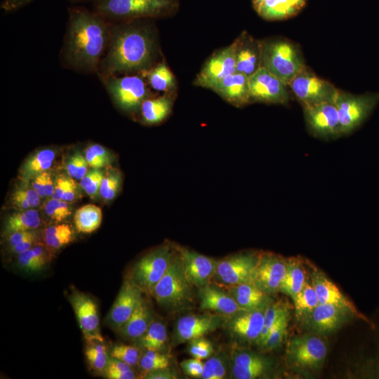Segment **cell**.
<instances>
[{
	"instance_id": "36",
	"label": "cell",
	"mask_w": 379,
	"mask_h": 379,
	"mask_svg": "<svg viewBox=\"0 0 379 379\" xmlns=\"http://www.w3.org/2000/svg\"><path fill=\"white\" fill-rule=\"evenodd\" d=\"M73 239V230L67 224L52 225L44 230V244L52 252L66 246Z\"/></svg>"
},
{
	"instance_id": "63",
	"label": "cell",
	"mask_w": 379,
	"mask_h": 379,
	"mask_svg": "<svg viewBox=\"0 0 379 379\" xmlns=\"http://www.w3.org/2000/svg\"><path fill=\"white\" fill-rule=\"evenodd\" d=\"M55 185L53 184L51 174L48 172L46 179V195L48 197L52 196L54 191Z\"/></svg>"
},
{
	"instance_id": "1",
	"label": "cell",
	"mask_w": 379,
	"mask_h": 379,
	"mask_svg": "<svg viewBox=\"0 0 379 379\" xmlns=\"http://www.w3.org/2000/svg\"><path fill=\"white\" fill-rule=\"evenodd\" d=\"M152 20L110 22L109 45L96 74L100 80L142 73L158 63V37Z\"/></svg>"
},
{
	"instance_id": "35",
	"label": "cell",
	"mask_w": 379,
	"mask_h": 379,
	"mask_svg": "<svg viewBox=\"0 0 379 379\" xmlns=\"http://www.w3.org/2000/svg\"><path fill=\"white\" fill-rule=\"evenodd\" d=\"M231 373V357L225 350L208 358L204 364L201 379H224Z\"/></svg>"
},
{
	"instance_id": "26",
	"label": "cell",
	"mask_w": 379,
	"mask_h": 379,
	"mask_svg": "<svg viewBox=\"0 0 379 379\" xmlns=\"http://www.w3.org/2000/svg\"><path fill=\"white\" fill-rule=\"evenodd\" d=\"M200 307L229 316L243 310L228 292L211 283L199 288Z\"/></svg>"
},
{
	"instance_id": "23",
	"label": "cell",
	"mask_w": 379,
	"mask_h": 379,
	"mask_svg": "<svg viewBox=\"0 0 379 379\" xmlns=\"http://www.w3.org/2000/svg\"><path fill=\"white\" fill-rule=\"evenodd\" d=\"M265 357L248 351H235L231 354L232 378L255 379L263 375L270 368Z\"/></svg>"
},
{
	"instance_id": "31",
	"label": "cell",
	"mask_w": 379,
	"mask_h": 379,
	"mask_svg": "<svg viewBox=\"0 0 379 379\" xmlns=\"http://www.w3.org/2000/svg\"><path fill=\"white\" fill-rule=\"evenodd\" d=\"M102 210L94 204H86L78 208L74 215V223L78 232L89 234L100 226Z\"/></svg>"
},
{
	"instance_id": "51",
	"label": "cell",
	"mask_w": 379,
	"mask_h": 379,
	"mask_svg": "<svg viewBox=\"0 0 379 379\" xmlns=\"http://www.w3.org/2000/svg\"><path fill=\"white\" fill-rule=\"evenodd\" d=\"M204 364L202 360L193 357L182 361L180 366L186 375L200 378L204 371Z\"/></svg>"
},
{
	"instance_id": "3",
	"label": "cell",
	"mask_w": 379,
	"mask_h": 379,
	"mask_svg": "<svg viewBox=\"0 0 379 379\" xmlns=\"http://www.w3.org/2000/svg\"><path fill=\"white\" fill-rule=\"evenodd\" d=\"M93 9L111 22L155 19L174 13L178 0H92Z\"/></svg>"
},
{
	"instance_id": "15",
	"label": "cell",
	"mask_w": 379,
	"mask_h": 379,
	"mask_svg": "<svg viewBox=\"0 0 379 379\" xmlns=\"http://www.w3.org/2000/svg\"><path fill=\"white\" fill-rule=\"evenodd\" d=\"M302 106L333 100L337 91L332 84L305 69L288 84Z\"/></svg>"
},
{
	"instance_id": "37",
	"label": "cell",
	"mask_w": 379,
	"mask_h": 379,
	"mask_svg": "<svg viewBox=\"0 0 379 379\" xmlns=\"http://www.w3.org/2000/svg\"><path fill=\"white\" fill-rule=\"evenodd\" d=\"M167 331L161 321H153L147 331L138 338L139 345L145 350L161 352L166 344Z\"/></svg>"
},
{
	"instance_id": "7",
	"label": "cell",
	"mask_w": 379,
	"mask_h": 379,
	"mask_svg": "<svg viewBox=\"0 0 379 379\" xmlns=\"http://www.w3.org/2000/svg\"><path fill=\"white\" fill-rule=\"evenodd\" d=\"M333 102L338 113L341 136L359 128L379 102L378 93L354 95L337 90Z\"/></svg>"
},
{
	"instance_id": "21",
	"label": "cell",
	"mask_w": 379,
	"mask_h": 379,
	"mask_svg": "<svg viewBox=\"0 0 379 379\" xmlns=\"http://www.w3.org/2000/svg\"><path fill=\"white\" fill-rule=\"evenodd\" d=\"M354 315L347 308L331 304L319 305L307 316L310 327L317 333H330L338 329Z\"/></svg>"
},
{
	"instance_id": "49",
	"label": "cell",
	"mask_w": 379,
	"mask_h": 379,
	"mask_svg": "<svg viewBox=\"0 0 379 379\" xmlns=\"http://www.w3.org/2000/svg\"><path fill=\"white\" fill-rule=\"evenodd\" d=\"M88 166L86 158L76 153L69 160L66 169L69 177L81 180L88 173Z\"/></svg>"
},
{
	"instance_id": "30",
	"label": "cell",
	"mask_w": 379,
	"mask_h": 379,
	"mask_svg": "<svg viewBox=\"0 0 379 379\" xmlns=\"http://www.w3.org/2000/svg\"><path fill=\"white\" fill-rule=\"evenodd\" d=\"M172 100L167 95L145 99L140 107L142 121L147 125H154L164 121L171 113Z\"/></svg>"
},
{
	"instance_id": "58",
	"label": "cell",
	"mask_w": 379,
	"mask_h": 379,
	"mask_svg": "<svg viewBox=\"0 0 379 379\" xmlns=\"http://www.w3.org/2000/svg\"><path fill=\"white\" fill-rule=\"evenodd\" d=\"M77 196V186L74 180L69 178L67 187L61 200L66 202L73 201Z\"/></svg>"
},
{
	"instance_id": "28",
	"label": "cell",
	"mask_w": 379,
	"mask_h": 379,
	"mask_svg": "<svg viewBox=\"0 0 379 379\" xmlns=\"http://www.w3.org/2000/svg\"><path fill=\"white\" fill-rule=\"evenodd\" d=\"M153 321L152 308L149 302L142 297L119 332L125 339L138 340L147 331Z\"/></svg>"
},
{
	"instance_id": "38",
	"label": "cell",
	"mask_w": 379,
	"mask_h": 379,
	"mask_svg": "<svg viewBox=\"0 0 379 379\" xmlns=\"http://www.w3.org/2000/svg\"><path fill=\"white\" fill-rule=\"evenodd\" d=\"M103 342L97 340L86 341L85 349L88 364L93 370L99 373H105L109 358Z\"/></svg>"
},
{
	"instance_id": "61",
	"label": "cell",
	"mask_w": 379,
	"mask_h": 379,
	"mask_svg": "<svg viewBox=\"0 0 379 379\" xmlns=\"http://www.w3.org/2000/svg\"><path fill=\"white\" fill-rule=\"evenodd\" d=\"M92 150L97 154L100 158H102L107 164L110 162L109 154L107 150L100 145L94 144L90 145Z\"/></svg>"
},
{
	"instance_id": "16",
	"label": "cell",
	"mask_w": 379,
	"mask_h": 379,
	"mask_svg": "<svg viewBox=\"0 0 379 379\" xmlns=\"http://www.w3.org/2000/svg\"><path fill=\"white\" fill-rule=\"evenodd\" d=\"M267 305L253 310H243L229 315L224 321L228 333L239 341L256 343L263 327L264 315Z\"/></svg>"
},
{
	"instance_id": "62",
	"label": "cell",
	"mask_w": 379,
	"mask_h": 379,
	"mask_svg": "<svg viewBox=\"0 0 379 379\" xmlns=\"http://www.w3.org/2000/svg\"><path fill=\"white\" fill-rule=\"evenodd\" d=\"M109 379H134L135 374L133 370L126 372H116L105 374Z\"/></svg>"
},
{
	"instance_id": "43",
	"label": "cell",
	"mask_w": 379,
	"mask_h": 379,
	"mask_svg": "<svg viewBox=\"0 0 379 379\" xmlns=\"http://www.w3.org/2000/svg\"><path fill=\"white\" fill-rule=\"evenodd\" d=\"M289 319L288 311L286 312L274 324L270 331L266 340L261 346L268 351L278 347L282 343L286 333Z\"/></svg>"
},
{
	"instance_id": "46",
	"label": "cell",
	"mask_w": 379,
	"mask_h": 379,
	"mask_svg": "<svg viewBox=\"0 0 379 379\" xmlns=\"http://www.w3.org/2000/svg\"><path fill=\"white\" fill-rule=\"evenodd\" d=\"M104 174L97 168L88 171L81 180L80 186L91 198L96 199L100 195V188Z\"/></svg>"
},
{
	"instance_id": "57",
	"label": "cell",
	"mask_w": 379,
	"mask_h": 379,
	"mask_svg": "<svg viewBox=\"0 0 379 379\" xmlns=\"http://www.w3.org/2000/svg\"><path fill=\"white\" fill-rule=\"evenodd\" d=\"M47 173V171H44L37 174L32 182V187L39 193L41 197L46 196L45 186Z\"/></svg>"
},
{
	"instance_id": "13",
	"label": "cell",
	"mask_w": 379,
	"mask_h": 379,
	"mask_svg": "<svg viewBox=\"0 0 379 379\" xmlns=\"http://www.w3.org/2000/svg\"><path fill=\"white\" fill-rule=\"evenodd\" d=\"M251 102L286 104L289 100L287 84L261 67L248 77Z\"/></svg>"
},
{
	"instance_id": "54",
	"label": "cell",
	"mask_w": 379,
	"mask_h": 379,
	"mask_svg": "<svg viewBox=\"0 0 379 379\" xmlns=\"http://www.w3.org/2000/svg\"><path fill=\"white\" fill-rule=\"evenodd\" d=\"M8 236V241L10 248L19 244L32 239L36 238V234L32 230L13 232Z\"/></svg>"
},
{
	"instance_id": "20",
	"label": "cell",
	"mask_w": 379,
	"mask_h": 379,
	"mask_svg": "<svg viewBox=\"0 0 379 379\" xmlns=\"http://www.w3.org/2000/svg\"><path fill=\"white\" fill-rule=\"evenodd\" d=\"M223 319L216 315L193 314L182 317L177 321L174 338L177 344L201 338L224 324Z\"/></svg>"
},
{
	"instance_id": "48",
	"label": "cell",
	"mask_w": 379,
	"mask_h": 379,
	"mask_svg": "<svg viewBox=\"0 0 379 379\" xmlns=\"http://www.w3.org/2000/svg\"><path fill=\"white\" fill-rule=\"evenodd\" d=\"M189 343L188 352L194 358L203 360L209 358L213 354L214 348L213 345L203 337L192 340Z\"/></svg>"
},
{
	"instance_id": "52",
	"label": "cell",
	"mask_w": 379,
	"mask_h": 379,
	"mask_svg": "<svg viewBox=\"0 0 379 379\" xmlns=\"http://www.w3.org/2000/svg\"><path fill=\"white\" fill-rule=\"evenodd\" d=\"M36 0H2L0 8L4 13H11L30 4Z\"/></svg>"
},
{
	"instance_id": "59",
	"label": "cell",
	"mask_w": 379,
	"mask_h": 379,
	"mask_svg": "<svg viewBox=\"0 0 379 379\" xmlns=\"http://www.w3.org/2000/svg\"><path fill=\"white\" fill-rule=\"evenodd\" d=\"M68 179L69 178H66L65 176H59L57 178L52 198L61 200L67 187Z\"/></svg>"
},
{
	"instance_id": "10",
	"label": "cell",
	"mask_w": 379,
	"mask_h": 379,
	"mask_svg": "<svg viewBox=\"0 0 379 379\" xmlns=\"http://www.w3.org/2000/svg\"><path fill=\"white\" fill-rule=\"evenodd\" d=\"M303 108L307 126L314 136L326 140L341 136L338 109L333 100Z\"/></svg>"
},
{
	"instance_id": "11",
	"label": "cell",
	"mask_w": 379,
	"mask_h": 379,
	"mask_svg": "<svg viewBox=\"0 0 379 379\" xmlns=\"http://www.w3.org/2000/svg\"><path fill=\"white\" fill-rule=\"evenodd\" d=\"M287 354L291 362L298 367L319 369L326 357L327 347L320 338L305 335L290 340Z\"/></svg>"
},
{
	"instance_id": "19",
	"label": "cell",
	"mask_w": 379,
	"mask_h": 379,
	"mask_svg": "<svg viewBox=\"0 0 379 379\" xmlns=\"http://www.w3.org/2000/svg\"><path fill=\"white\" fill-rule=\"evenodd\" d=\"M177 246L185 274L193 286L201 288L210 284L217 260L185 247Z\"/></svg>"
},
{
	"instance_id": "6",
	"label": "cell",
	"mask_w": 379,
	"mask_h": 379,
	"mask_svg": "<svg viewBox=\"0 0 379 379\" xmlns=\"http://www.w3.org/2000/svg\"><path fill=\"white\" fill-rule=\"evenodd\" d=\"M100 81L114 103L126 113L140 112L142 102L151 95L140 73L112 76Z\"/></svg>"
},
{
	"instance_id": "55",
	"label": "cell",
	"mask_w": 379,
	"mask_h": 379,
	"mask_svg": "<svg viewBox=\"0 0 379 379\" xmlns=\"http://www.w3.org/2000/svg\"><path fill=\"white\" fill-rule=\"evenodd\" d=\"M131 366L125 362L110 356L105 374L131 371Z\"/></svg>"
},
{
	"instance_id": "44",
	"label": "cell",
	"mask_w": 379,
	"mask_h": 379,
	"mask_svg": "<svg viewBox=\"0 0 379 379\" xmlns=\"http://www.w3.org/2000/svg\"><path fill=\"white\" fill-rule=\"evenodd\" d=\"M121 182V173L116 169L110 170L104 175L100 188V196L102 199L112 200L119 190Z\"/></svg>"
},
{
	"instance_id": "47",
	"label": "cell",
	"mask_w": 379,
	"mask_h": 379,
	"mask_svg": "<svg viewBox=\"0 0 379 379\" xmlns=\"http://www.w3.org/2000/svg\"><path fill=\"white\" fill-rule=\"evenodd\" d=\"M46 215L55 222H61L71 215L72 211L67 202L51 198L44 204Z\"/></svg>"
},
{
	"instance_id": "9",
	"label": "cell",
	"mask_w": 379,
	"mask_h": 379,
	"mask_svg": "<svg viewBox=\"0 0 379 379\" xmlns=\"http://www.w3.org/2000/svg\"><path fill=\"white\" fill-rule=\"evenodd\" d=\"M259 253L244 252L217 260L213 277L228 286L252 283Z\"/></svg>"
},
{
	"instance_id": "24",
	"label": "cell",
	"mask_w": 379,
	"mask_h": 379,
	"mask_svg": "<svg viewBox=\"0 0 379 379\" xmlns=\"http://www.w3.org/2000/svg\"><path fill=\"white\" fill-rule=\"evenodd\" d=\"M236 41V72L249 77L261 67V44L246 33Z\"/></svg>"
},
{
	"instance_id": "4",
	"label": "cell",
	"mask_w": 379,
	"mask_h": 379,
	"mask_svg": "<svg viewBox=\"0 0 379 379\" xmlns=\"http://www.w3.org/2000/svg\"><path fill=\"white\" fill-rule=\"evenodd\" d=\"M193 285L188 280L176 245L173 260L150 294L157 302L171 310H184L194 302Z\"/></svg>"
},
{
	"instance_id": "17",
	"label": "cell",
	"mask_w": 379,
	"mask_h": 379,
	"mask_svg": "<svg viewBox=\"0 0 379 379\" xmlns=\"http://www.w3.org/2000/svg\"><path fill=\"white\" fill-rule=\"evenodd\" d=\"M68 298L86 340L104 341L100 333L98 305L93 298L76 289Z\"/></svg>"
},
{
	"instance_id": "2",
	"label": "cell",
	"mask_w": 379,
	"mask_h": 379,
	"mask_svg": "<svg viewBox=\"0 0 379 379\" xmlns=\"http://www.w3.org/2000/svg\"><path fill=\"white\" fill-rule=\"evenodd\" d=\"M67 12L60 64L77 72L97 74L109 45L111 22L85 6L69 7Z\"/></svg>"
},
{
	"instance_id": "50",
	"label": "cell",
	"mask_w": 379,
	"mask_h": 379,
	"mask_svg": "<svg viewBox=\"0 0 379 379\" xmlns=\"http://www.w3.org/2000/svg\"><path fill=\"white\" fill-rule=\"evenodd\" d=\"M17 262L21 269L28 272L41 270L46 266L34 254L32 248L18 254Z\"/></svg>"
},
{
	"instance_id": "22",
	"label": "cell",
	"mask_w": 379,
	"mask_h": 379,
	"mask_svg": "<svg viewBox=\"0 0 379 379\" xmlns=\"http://www.w3.org/2000/svg\"><path fill=\"white\" fill-rule=\"evenodd\" d=\"M312 283L319 303L331 304L347 308L354 316L369 323L368 319L357 310L353 302L324 273L314 271L312 274Z\"/></svg>"
},
{
	"instance_id": "34",
	"label": "cell",
	"mask_w": 379,
	"mask_h": 379,
	"mask_svg": "<svg viewBox=\"0 0 379 379\" xmlns=\"http://www.w3.org/2000/svg\"><path fill=\"white\" fill-rule=\"evenodd\" d=\"M304 270L296 260L286 262V272L281 283L279 291L293 298L305 283Z\"/></svg>"
},
{
	"instance_id": "33",
	"label": "cell",
	"mask_w": 379,
	"mask_h": 379,
	"mask_svg": "<svg viewBox=\"0 0 379 379\" xmlns=\"http://www.w3.org/2000/svg\"><path fill=\"white\" fill-rule=\"evenodd\" d=\"M41 225V218L37 211L22 210L10 215L5 225V233L9 235L13 232L33 230Z\"/></svg>"
},
{
	"instance_id": "64",
	"label": "cell",
	"mask_w": 379,
	"mask_h": 379,
	"mask_svg": "<svg viewBox=\"0 0 379 379\" xmlns=\"http://www.w3.org/2000/svg\"><path fill=\"white\" fill-rule=\"evenodd\" d=\"M72 4L84 3L86 1H92V0H67Z\"/></svg>"
},
{
	"instance_id": "29",
	"label": "cell",
	"mask_w": 379,
	"mask_h": 379,
	"mask_svg": "<svg viewBox=\"0 0 379 379\" xmlns=\"http://www.w3.org/2000/svg\"><path fill=\"white\" fill-rule=\"evenodd\" d=\"M227 292L243 310H253L267 305V295L253 283L230 286Z\"/></svg>"
},
{
	"instance_id": "42",
	"label": "cell",
	"mask_w": 379,
	"mask_h": 379,
	"mask_svg": "<svg viewBox=\"0 0 379 379\" xmlns=\"http://www.w3.org/2000/svg\"><path fill=\"white\" fill-rule=\"evenodd\" d=\"M169 357L159 351L146 350L140 357L139 366L144 373L169 366Z\"/></svg>"
},
{
	"instance_id": "45",
	"label": "cell",
	"mask_w": 379,
	"mask_h": 379,
	"mask_svg": "<svg viewBox=\"0 0 379 379\" xmlns=\"http://www.w3.org/2000/svg\"><path fill=\"white\" fill-rule=\"evenodd\" d=\"M110 356L125 362L131 366H136L139 363L141 357L137 347L126 344L114 345L111 349Z\"/></svg>"
},
{
	"instance_id": "18",
	"label": "cell",
	"mask_w": 379,
	"mask_h": 379,
	"mask_svg": "<svg viewBox=\"0 0 379 379\" xmlns=\"http://www.w3.org/2000/svg\"><path fill=\"white\" fill-rule=\"evenodd\" d=\"M143 292L131 278L125 279L107 316V325L119 331L143 297Z\"/></svg>"
},
{
	"instance_id": "25",
	"label": "cell",
	"mask_w": 379,
	"mask_h": 379,
	"mask_svg": "<svg viewBox=\"0 0 379 379\" xmlns=\"http://www.w3.org/2000/svg\"><path fill=\"white\" fill-rule=\"evenodd\" d=\"M211 90L234 106L241 107L251 102L248 77L239 72L225 77Z\"/></svg>"
},
{
	"instance_id": "41",
	"label": "cell",
	"mask_w": 379,
	"mask_h": 379,
	"mask_svg": "<svg viewBox=\"0 0 379 379\" xmlns=\"http://www.w3.org/2000/svg\"><path fill=\"white\" fill-rule=\"evenodd\" d=\"M287 312V308L280 302L267 306L264 315L263 327L260 335L256 341L258 345L260 346L262 345L272 327Z\"/></svg>"
},
{
	"instance_id": "5",
	"label": "cell",
	"mask_w": 379,
	"mask_h": 379,
	"mask_svg": "<svg viewBox=\"0 0 379 379\" xmlns=\"http://www.w3.org/2000/svg\"><path fill=\"white\" fill-rule=\"evenodd\" d=\"M261 67L287 85L305 69L296 47L286 41L261 44Z\"/></svg>"
},
{
	"instance_id": "40",
	"label": "cell",
	"mask_w": 379,
	"mask_h": 379,
	"mask_svg": "<svg viewBox=\"0 0 379 379\" xmlns=\"http://www.w3.org/2000/svg\"><path fill=\"white\" fill-rule=\"evenodd\" d=\"M55 152L51 149L41 150L30 157L23 166V174L28 177L46 171L52 166Z\"/></svg>"
},
{
	"instance_id": "27",
	"label": "cell",
	"mask_w": 379,
	"mask_h": 379,
	"mask_svg": "<svg viewBox=\"0 0 379 379\" xmlns=\"http://www.w3.org/2000/svg\"><path fill=\"white\" fill-rule=\"evenodd\" d=\"M254 8L262 18L281 20L296 14L305 0H252Z\"/></svg>"
},
{
	"instance_id": "56",
	"label": "cell",
	"mask_w": 379,
	"mask_h": 379,
	"mask_svg": "<svg viewBox=\"0 0 379 379\" xmlns=\"http://www.w3.org/2000/svg\"><path fill=\"white\" fill-rule=\"evenodd\" d=\"M85 158L88 166L93 168L98 169L107 165V162L95 154L90 146L86 150Z\"/></svg>"
},
{
	"instance_id": "12",
	"label": "cell",
	"mask_w": 379,
	"mask_h": 379,
	"mask_svg": "<svg viewBox=\"0 0 379 379\" xmlns=\"http://www.w3.org/2000/svg\"><path fill=\"white\" fill-rule=\"evenodd\" d=\"M237 41L213 53L206 62L194 84L212 89L225 77L236 72Z\"/></svg>"
},
{
	"instance_id": "8",
	"label": "cell",
	"mask_w": 379,
	"mask_h": 379,
	"mask_svg": "<svg viewBox=\"0 0 379 379\" xmlns=\"http://www.w3.org/2000/svg\"><path fill=\"white\" fill-rule=\"evenodd\" d=\"M176 251V245L165 244L140 258L132 270V280L144 291L151 293L167 271Z\"/></svg>"
},
{
	"instance_id": "14",
	"label": "cell",
	"mask_w": 379,
	"mask_h": 379,
	"mask_svg": "<svg viewBox=\"0 0 379 379\" xmlns=\"http://www.w3.org/2000/svg\"><path fill=\"white\" fill-rule=\"evenodd\" d=\"M286 262L281 256L272 253H259L253 273L252 283L267 295L279 291L286 272Z\"/></svg>"
},
{
	"instance_id": "32",
	"label": "cell",
	"mask_w": 379,
	"mask_h": 379,
	"mask_svg": "<svg viewBox=\"0 0 379 379\" xmlns=\"http://www.w3.org/2000/svg\"><path fill=\"white\" fill-rule=\"evenodd\" d=\"M140 74L149 86L157 91L167 92L175 87L174 75L164 62H158Z\"/></svg>"
},
{
	"instance_id": "60",
	"label": "cell",
	"mask_w": 379,
	"mask_h": 379,
	"mask_svg": "<svg viewBox=\"0 0 379 379\" xmlns=\"http://www.w3.org/2000/svg\"><path fill=\"white\" fill-rule=\"evenodd\" d=\"M36 237L27 239L18 245L11 248L12 253L15 254H20L25 251H27L36 244Z\"/></svg>"
},
{
	"instance_id": "39",
	"label": "cell",
	"mask_w": 379,
	"mask_h": 379,
	"mask_svg": "<svg viewBox=\"0 0 379 379\" xmlns=\"http://www.w3.org/2000/svg\"><path fill=\"white\" fill-rule=\"evenodd\" d=\"M296 314H309L319 303L317 292L312 284L305 281L300 291L293 298Z\"/></svg>"
},
{
	"instance_id": "53",
	"label": "cell",
	"mask_w": 379,
	"mask_h": 379,
	"mask_svg": "<svg viewBox=\"0 0 379 379\" xmlns=\"http://www.w3.org/2000/svg\"><path fill=\"white\" fill-rule=\"evenodd\" d=\"M146 379H177L176 373L168 367L149 371L143 375Z\"/></svg>"
}]
</instances>
